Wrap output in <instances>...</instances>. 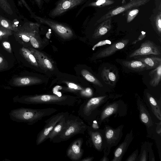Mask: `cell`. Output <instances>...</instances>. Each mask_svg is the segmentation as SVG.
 <instances>
[{
  "mask_svg": "<svg viewBox=\"0 0 161 161\" xmlns=\"http://www.w3.org/2000/svg\"><path fill=\"white\" fill-rule=\"evenodd\" d=\"M15 101L27 104H55L67 106H74L80 102V100L75 97L47 94L25 96L17 98Z\"/></svg>",
  "mask_w": 161,
  "mask_h": 161,
  "instance_id": "6da1fadb",
  "label": "cell"
},
{
  "mask_svg": "<svg viewBox=\"0 0 161 161\" xmlns=\"http://www.w3.org/2000/svg\"><path fill=\"white\" fill-rule=\"evenodd\" d=\"M57 111L56 109L53 108L33 109L20 108L11 110L9 115L13 121L32 125L43 117L50 116Z\"/></svg>",
  "mask_w": 161,
  "mask_h": 161,
  "instance_id": "7a4b0ae2",
  "label": "cell"
},
{
  "mask_svg": "<svg viewBox=\"0 0 161 161\" xmlns=\"http://www.w3.org/2000/svg\"><path fill=\"white\" fill-rule=\"evenodd\" d=\"M87 126L79 117L69 114L64 128L52 142L58 143L67 141L78 134H84L87 129Z\"/></svg>",
  "mask_w": 161,
  "mask_h": 161,
  "instance_id": "3957f363",
  "label": "cell"
},
{
  "mask_svg": "<svg viewBox=\"0 0 161 161\" xmlns=\"http://www.w3.org/2000/svg\"><path fill=\"white\" fill-rule=\"evenodd\" d=\"M108 99L106 95L92 97L83 103L79 110V114L86 120H91L99 115L100 107Z\"/></svg>",
  "mask_w": 161,
  "mask_h": 161,
  "instance_id": "277c9868",
  "label": "cell"
},
{
  "mask_svg": "<svg viewBox=\"0 0 161 161\" xmlns=\"http://www.w3.org/2000/svg\"><path fill=\"white\" fill-rule=\"evenodd\" d=\"M99 114L98 123L101 125L110 116H124L127 112L126 104L122 100H119L109 103L108 102Z\"/></svg>",
  "mask_w": 161,
  "mask_h": 161,
  "instance_id": "5b68a950",
  "label": "cell"
},
{
  "mask_svg": "<svg viewBox=\"0 0 161 161\" xmlns=\"http://www.w3.org/2000/svg\"><path fill=\"white\" fill-rule=\"evenodd\" d=\"M124 125L114 128L108 125H105L103 130L104 154L108 155L112 147L116 146L121 139L123 135Z\"/></svg>",
  "mask_w": 161,
  "mask_h": 161,
  "instance_id": "8992f818",
  "label": "cell"
},
{
  "mask_svg": "<svg viewBox=\"0 0 161 161\" xmlns=\"http://www.w3.org/2000/svg\"><path fill=\"white\" fill-rule=\"evenodd\" d=\"M39 25L33 22H25L20 25L17 30L13 32L16 39L20 43L30 42L31 37L39 30Z\"/></svg>",
  "mask_w": 161,
  "mask_h": 161,
  "instance_id": "52a82bcc",
  "label": "cell"
},
{
  "mask_svg": "<svg viewBox=\"0 0 161 161\" xmlns=\"http://www.w3.org/2000/svg\"><path fill=\"white\" fill-rule=\"evenodd\" d=\"M151 0H130L128 3L111 9L98 19L97 22L101 23L108 18L124 13L132 8L145 5Z\"/></svg>",
  "mask_w": 161,
  "mask_h": 161,
  "instance_id": "ba28073f",
  "label": "cell"
},
{
  "mask_svg": "<svg viewBox=\"0 0 161 161\" xmlns=\"http://www.w3.org/2000/svg\"><path fill=\"white\" fill-rule=\"evenodd\" d=\"M33 18L37 22L48 26L57 35L64 39H69L73 35L72 30L66 25L41 18L35 15Z\"/></svg>",
  "mask_w": 161,
  "mask_h": 161,
  "instance_id": "9c48e42d",
  "label": "cell"
},
{
  "mask_svg": "<svg viewBox=\"0 0 161 161\" xmlns=\"http://www.w3.org/2000/svg\"><path fill=\"white\" fill-rule=\"evenodd\" d=\"M67 113L62 112L54 114L45 121L46 124L43 129L38 133L36 143L39 145L47 139L48 136L58 122Z\"/></svg>",
  "mask_w": 161,
  "mask_h": 161,
  "instance_id": "30bf717a",
  "label": "cell"
},
{
  "mask_svg": "<svg viewBox=\"0 0 161 161\" xmlns=\"http://www.w3.org/2000/svg\"><path fill=\"white\" fill-rule=\"evenodd\" d=\"M0 15L12 20L21 19L13 0H0Z\"/></svg>",
  "mask_w": 161,
  "mask_h": 161,
  "instance_id": "8fae6325",
  "label": "cell"
},
{
  "mask_svg": "<svg viewBox=\"0 0 161 161\" xmlns=\"http://www.w3.org/2000/svg\"><path fill=\"white\" fill-rule=\"evenodd\" d=\"M160 54L161 49L159 46L152 41L146 40L141 44L139 48L132 53L129 57L132 58L139 56Z\"/></svg>",
  "mask_w": 161,
  "mask_h": 161,
  "instance_id": "7c38bea8",
  "label": "cell"
},
{
  "mask_svg": "<svg viewBox=\"0 0 161 161\" xmlns=\"http://www.w3.org/2000/svg\"><path fill=\"white\" fill-rule=\"evenodd\" d=\"M83 140L82 138H78L73 141L66 151L67 156L72 160H79L83 155L82 148Z\"/></svg>",
  "mask_w": 161,
  "mask_h": 161,
  "instance_id": "4fadbf2b",
  "label": "cell"
},
{
  "mask_svg": "<svg viewBox=\"0 0 161 161\" xmlns=\"http://www.w3.org/2000/svg\"><path fill=\"white\" fill-rule=\"evenodd\" d=\"M84 0H60L49 14L52 17L58 16L81 3Z\"/></svg>",
  "mask_w": 161,
  "mask_h": 161,
  "instance_id": "5bb4252c",
  "label": "cell"
},
{
  "mask_svg": "<svg viewBox=\"0 0 161 161\" xmlns=\"http://www.w3.org/2000/svg\"><path fill=\"white\" fill-rule=\"evenodd\" d=\"M136 103L141 121L148 130L151 129L153 126L152 117L146 105L139 96L136 97Z\"/></svg>",
  "mask_w": 161,
  "mask_h": 161,
  "instance_id": "9a60e30c",
  "label": "cell"
},
{
  "mask_svg": "<svg viewBox=\"0 0 161 161\" xmlns=\"http://www.w3.org/2000/svg\"><path fill=\"white\" fill-rule=\"evenodd\" d=\"M132 130L128 133L124 141L115 149L111 161H121L129 146L133 139Z\"/></svg>",
  "mask_w": 161,
  "mask_h": 161,
  "instance_id": "2e32d148",
  "label": "cell"
},
{
  "mask_svg": "<svg viewBox=\"0 0 161 161\" xmlns=\"http://www.w3.org/2000/svg\"><path fill=\"white\" fill-rule=\"evenodd\" d=\"M88 133L94 148L99 151H102L104 149V137L103 130H93L87 126Z\"/></svg>",
  "mask_w": 161,
  "mask_h": 161,
  "instance_id": "e0dca14e",
  "label": "cell"
},
{
  "mask_svg": "<svg viewBox=\"0 0 161 161\" xmlns=\"http://www.w3.org/2000/svg\"><path fill=\"white\" fill-rule=\"evenodd\" d=\"M129 41V40L125 39L116 42L101 51L96 57L98 58L109 57L113 54L118 50L123 48L127 45Z\"/></svg>",
  "mask_w": 161,
  "mask_h": 161,
  "instance_id": "ac0fdd59",
  "label": "cell"
},
{
  "mask_svg": "<svg viewBox=\"0 0 161 161\" xmlns=\"http://www.w3.org/2000/svg\"><path fill=\"white\" fill-rule=\"evenodd\" d=\"M35 56L39 66L47 70L52 71L54 68L49 59L44 54L37 50L28 47Z\"/></svg>",
  "mask_w": 161,
  "mask_h": 161,
  "instance_id": "d6986e66",
  "label": "cell"
},
{
  "mask_svg": "<svg viewBox=\"0 0 161 161\" xmlns=\"http://www.w3.org/2000/svg\"><path fill=\"white\" fill-rule=\"evenodd\" d=\"M42 81V80L36 77L31 76L17 77L13 79L12 85L18 87L24 86L38 84Z\"/></svg>",
  "mask_w": 161,
  "mask_h": 161,
  "instance_id": "ffe728a7",
  "label": "cell"
},
{
  "mask_svg": "<svg viewBox=\"0 0 161 161\" xmlns=\"http://www.w3.org/2000/svg\"><path fill=\"white\" fill-rule=\"evenodd\" d=\"M146 102L148 106L158 119L161 120V109L160 105L157 102L154 98L149 93L146 92Z\"/></svg>",
  "mask_w": 161,
  "mask_h": 161,
  "instance_id": "44dd1931",
  "label": "cell"
},
{
  "mask_svg": "<svg viewBox=\"0 0 161 161\" xmlns=\"http://www.w3.org/2000/svg\"><path fill=\"white\" fill-rule=\"evenodd\" d=\"M111 18H108L101 22L95 29L92 37L94 39L100 38L106 34L111 29Z\"/></svg>",
  "mask_w": 161,
  "mask_h": 161,
  "instance_id": "7402d4cb",
  "label": "cell"
},
{
  "mask_svg": "<svg viewBox=\"0 0 161 161\" xmlns=\"http://www.w3.org/2000/svg\"><path fill=\"white\" fill-rule=\"evenodd\" d=\"M116 72L111 68L104 67L102 71L101 77L104 82L109 85L114 86L116 83L117 75Z\"/></svg>",
  "mask_w": 161,
  "mask_h": 161,
  "instance_id": "603a6c76",
  "label": "cell"
},
{
  "mask_svg": "<svg viewBox=\"0 0 161 161\" xmlns=\"http://www.w3.org/2000/svg\"><path fill=\"white\" fill-rule=\"evenodd\" d=\"M124 66L136 71L141 72L148 70L147 66L142 62L138 60L124 61L122 62Z\"/></svg>",
  "mask_w": 161,
  "mask_h": 161,
  "instance_id": "cb8c5ba5",
  "label": "cell"
},
{
  "mask_svg": "<svg viewBox=\"0 0 161 161\" xmlns=\"http://www.w3.org/2000/svg\"><path fill=\"white\" fill-rule=\"evenodd\" d=\"M69 113L65 115L55 125L53 129L49 133L47 139H49L50 141L59 134L64 128L66 122L67 116Z\"/></svg>",
  "mask_w": 161,
  "mask_h": 161,
  "instance_id": "d4e9b609",
  "label": "cell"
},
{
  "mask_svg": "<svg viewBox=\"0 0 161 161\" xmlns=\"http://www.w3.org/2000/svg\"><path fill=\"white\" fill-rule=\"evenodd\" d=\"M137 60L146 64L147 66L148 70L155 69L161 64V58L157 57H145L137 58Z\"/></svg>",
  "mask_w": 161,
  "mask_h": 161,
  "instance_id": "484cf974",
  "label": "cell"
},
{
  "mask_svg": "<svg viewBox=\"0 0 161 161\" xmlns=\"http://www.w3.org/2000/svg\"><path fill=\"white\" fill-rule=\"evenodd\" d=\"M149 75L151 78L150 85L154 87L158 86L161 79V64L151 71Z\"/></svg>",
  "mask_w": 161,
  "mask_h": 161,
  "instance_id": "4316f807",
  "label": "cell"
},
{
  "mask_svg": "<svg viewBox=\"0 0 161 161\" xmlns=\"http://www.w3.org/2000/svg\"><path fill=\"white\" fill-rule=\"evenodd\" d=\"M19 20H12L4 17L0 15V26L6 29L15 31L19 26L18 25Z\"/></svg>",
  "mask_w": 161,
  "mask_h": 161,
  "instance_id": "83f0119b",
  "label": "cell"
},
{
  "mask_svg": "<svg viewBox=\"0 0 161 161\" xmlns=\"http://www.w3.org/2000/svg\"><path fill=\"white\" fill-rule=\"evenodd\" d=\"M69 90L74 92L80 91V95L84 97L89 98L92 95V90L88 88L84 89L77 85L70 82H66Z\"/></svg>",
  "mask_w": 161,
  "mask_h": 161,
  "instance_id": "f1b7e54d",
  "label": "cell"
},
{
  "mask_svg": "<svg viewBox=\"0 0 161 161\" xmlns=\"http://www.w3.org/2000/svg\"><path fill=\"white\" fill-rule=\"evenodd\" d=\"M20 52L23 57L30 64L36 67L39 66L36 58L29 49L23 47L20 49Z\"/></svg>",
  "mask_w": 161,
  "mask_h": 161,
  "instance_id": "f546056e",
  "label": "cell"
},
{
  "mask_svg": "<svg viewBox=\"0 0 161 161\" xmlns=\"http://www.w3.org/2000/svg\"><path fill=\"white\" fill-rule=\"evenodd\" d=\"M81 73L83 77L88 81L99 87L103 86L102 84L99 80L87 70L83 69Z\"/></svg>",
  "mask_w": 161,
  "mask_h": 161,
  "instance_id": "4dcf8cb0",
  "label": "cell"
},
{
  "mask_svg": "<svg viewBox=\"0 0 161 161\" xmlns=\"http://www.w3.org/2000/svg\"><path fill=\"white\" fill-rule=\"evenodd\" d=\"M148 142L145 141L142 145L141 153L138 157L137 161L148 160Z\"/></svg>",
  "mask_w": 161,
  "mask_h": 161,
  "instance_id": "1f68e13d",
  "label": "cell"
},
{
  "mask_svg": "<svg viewBox=\"0 0 161 161\" xmlns=\"http://www.w3.org/2000/svg\"><path fill=\"white\" fill-rule=\"evenodd\" d=\"M154 28L157 33L160 36L161 33V12L160 11L155 17L154 21Z\"/></svg>",
  "mask_w": 161,
  "mask_h": 161,
  "instance_id": "d6a6232c",
  "label": "cell"
},
{
  "mask_svg": "<svg viewBox=\"0 0 161 161\" xmlns=\"http://www.w3.org/2000/svg\"><path fill=\"white\" fill-rule=\"evenodd\" d=\"M38 31L33 35L30 38V43L34 48H38L41 46V42L38 34Z\"/></svg>",
  "mask_w": 161,
  "mask_h": 161,
  "instance_id": "836d02e7",
  "label": "cell"
},
{
  "mask_svg": "<svg viewBox=\"0 0 161 161\" xmlns=\"http://www.w3.org/2000/svg\"><path fill=\"white\" fill-rule=\"evenodd\" d=\"M114 2L113 0H97L90 3L89 5L101 8L111 5Z\"/></svg>",
  "mask_w": 161,
  "mask_h": 161,
  "instance_id": "e575fe53",
  "label": "cell"
},
{
  "mask_svg": "<svg viewBox=\"0 0 161 161\" xmlns=\"http://www.w3.org/2000/svg\"><path fill=\"white\" fill-rule=\"evenodd\" d=\"M13 32L12 31L0 26V41L8 39Z\"/></svg>",
  "mask_w": 161,
  "mask_h": 161,
  "instance_id": "d590c367",
  "label": "cell"
},
{
  "mask_svg": "<svg viewBox=\"0 0 161 161\" xmlns=\"http://www.w3.org/2000/svg\"><path fill=\"white\" fill-rule=\"evenodd\" d=\"M139 11L138 8L129 11L127 15V22L129 23L132 21L138 14Z\"/></svg>",
  "mask_w": 161,
  "mask_h": 161,
  "instance_id": "8d00e7d4",
  "label": "cell"
},
{
  "mask_svg": "<svg viewBox=\"0 0 161 161\" xmlns=\"http://www.w3.org/2000/svg\"><path fill=\"white\" fill-rule=\"evenodd\" d=\"M8 67L7 62L3 56H0V71L7 69Z\"/></svg>",
  "mask_w": 161,
  "mask_h": 161,
  "instance_id": "74e56055",
  "label": "cell"
},
{
  "mask_svg": "<svg viewBox=\"0 0 161 161\" xmlns=\"http://www.w3.org/2000/svg\"><path fill=\"white\" fill-rule=\"evenodd\" d=\"M138 150L137 149L125 160L126 161H137Z\"/></svg>",
  "mask_w": 161,
  "mask_h": 161,
  "instance_id": "f35d334b",
  "label": "cell"
},
{
  "mask_svg": "<svg viewBox=\"0 0 161 161\" xmlns=\"http://www.w3.org/2000/svg\"><path fill=\"white\" fill-rule=\"evenodd\" d=\"M152 143L148 142V160L149 161H155L154 153L152 148Z\"/></svg>",
  "mask_w": 161,
  "mask_h": 161,
  "instance_id": "ab89813d",
  "label": "cell"
},
{
  "mask_svg": "<svg viewBox=\"0 0 161 161\" xmlns=\"http://www.w3.org/2000/svg\"><path fill=\"white\" fill-rule=\"evenodd\" d=\"M111 43V41L109 40H105L101 41L94 45L92 48V50H94L97 47L104 45L106 44H110Z\"/></svg>",
  "mask_w": 161,
  "mask_h": 161,
  "instance_id": "60d3db41",
  "label": "cell"
},
{
  "mask_svg": "<svg viewBox=\"0 0 161 161\" xmlns=\"http://www.w3.org/2000/svg\"><path fill=\"white\" fill-rule=\"evenodd\" d=\"M2 44L5 50L9 53H12V48L9 42L6 41H3L2 42Z\"/></svg>",
  "mask_w": 161,
  "mask_h": 161,
  "instance_id": "b9f144b4",
  "label": "cell"
},
{
  "mask_svg": "<svg viewBox=\"0 0 161 161\" xmlns=\"http://www.w3.org/2000/svg\"><path fill=\"white\" fill-rule=\"evenodd\" d=\"M20 2L26 8V9L28 10L30 13L32 17H33L35 14L32 12V10L29 7L28 4L26 2L25 0H19Z\"/></svg>",
  "mask_w": 161,
  "mask_h": 161,
  "instance_id": "7bdbcfd3",
  "label": "cell"
},
{
  "mask_svg": "<svg viewBox=\"0 0 161 161\" xmlns=\"http://www.w3.org/2000/svg\"><path fill=\"white\" fill-rule=\"evenodd\" d=\"M146 32L142 31L141 33L137 39V40L133 41L132 44L133 45L136 44L137 42L142 41L146 36Z\"/></svg>",
  "mask_w": 161,
  "mask_h": 161,
  "instance_id": "ee69618b",
  "label": "cell"
},
{
  "mask_svg": "<svg viewBox=\"0 0 161 161\" xmlns=\"http://www.w3.org/2000/svg\"><path fill=\"white\" fill-rule=\"evenodd\" d=\"M92 127L94 130H97L99 129L98 123L96 120H94L93 121Z\"/></svg>",
  "mask_w": 161,
  "mask_h": 161,
  "instance_id": "f6af8a7d",
  "label": "cell"
},
{
  "mask_svg": "<svg viewBox=\"0 0 161 161\" xmlns=\"http://www.w3.org/2000/svg\"><path fill=\"white\" fill-rule=\"evenodd\" d=\"M94 157H88L82 159H80L79 160L81 161H92Z\"/></svg>",
  "mask_w": 161,
  "mask_h": 161,
  "instance_id": "bcb514c9",
  "label": "cell"
},
{
  "mask_svg": "<svg viewBox=\"0 0 161 161\" xmlns=\"http://www.w3.org/2000/svg\"><path fill=\"white\" fill-rule=\"evenodd\" d=\"M107 155L104 154L103 157L100 160V161H109V160L107 158Z\"/></svg>",
  "mask_w": 161,
  "mask_h": 161,
  "instance_id": "7dc6e473",
  "label": "cell"
},
{
  "mask_svg": "<svg viewBox=\"0 0 161 161\" xmlns=\"http://www.w3.org/2000/svg\"><path fill=\"white\" fill-rule=\"evenodd\" d=\"M36 3L37 4L38 7L40 8H41V0H35Z\"/></svg>",
  "mask_w": 161,
  "mask_h": 161,
  "instance_id": "c3c4849f",
  "label": "cell"
}]
</instances>
